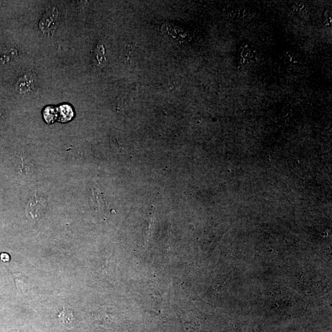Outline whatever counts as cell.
Instances as JSON below:
<instances>
[{"mask_svg": "<svg viewBox=\"0 0 332 332\" xmlns=\"http://www.w3.org/2000/svg\"><path fill=\"white\" fill-rule=\"evenodd\" d=\"M47 205V197L35 192L34 196L29 199L27 206V217L31 220H39L44 215Z\"/></svg>", "mask_w": 332, "mask_h": 332, "instance_id": "obj_1", "label": "cell"}, {"mask_svg": "<svg viewBox=\"0 0 332 332\" xmlns=\"http://www.w3.org/2000/svg\"><path fill=\"white\" fill-rule=\"evenodd\" d=\"M59 15V11L56 7L46 11L39 23L40 29L43 33L50 34L55 31L58 26Z\"/></svg>", "mask_w": 332, "mask_h": 332, "instance_id": "obj_2", "label": "cell"}, {"mask_svg": "<svg viewBox=\"0 0 332 332\" xmlns=\"http://www.w3.org/2000/svg\"><path fill=\"white\" fill-rule=\"evenodd\" d=\"M256 49L249 42L242 43L238 48V61L241 66H251L256 62Z\"/></svg>", "mask_w": 332, "mask_h": 332, "instance_id": "obj_3", "label": "cell"}, {"mask_svg": "<svg viewBox=\"0 0 332 332\" xmlns=\"http://www.w3.org/2000/svg\"><path fill=\"white\" fill-rule=\"evenodd\" d=\"M18 51L15 48L7 47L0 48V64L11 63L17 58Z\"/></svg>", "mask_w": 332, "mask_h": 332, "instance_id": "obj_4", "label": "cell"}, {"mask_svg": "<svg viewBox=\"0 0 332 332\" xmlns=\"http://www.w3.org/2000/svg\"><path fill=\"white\" fill-rule=\"evenodd\" d=\"M59 113H60V118L59 120L62 122H67L74 117V112L72 108L68 105H64L59 108Z\"/></svg>", "mask_w": 332, "mask_h": 332, "instance_id": "obj_5", "label": "cell"}, {"mask_svg": "<svg viewBox=\"0 0 332 332\" xmlns=\"http://www.w3.org/2000/svg\"><path fill=\"white\" fill-rule=\"evenodd\" d=\"M284 58L285 64L291 67H295L297 65L300 64V63H299V62H301L300 58L296 55V53L291 52V51L285 52Z\"/></svg>", "mask_w": 332, "mask_h": 332, "instance_id": "obj_6", "label": "cell"}, {"mask_svg": "<svg viewBox=\"0 0 332 332\" xmlns=\"http://www.w3.org/2000/svg\"><path fill=\"white\" fill-rule=\"evenodd\" d=\"M16 286L18 288H20L22 291H25L28 288V281L26 276L21 274H13Z\"/></svg>", "mask_w": 332, "mask_h": 332, "instance_id": "obj_7", "label": "cell"}, {"mask_svg": "<svg viewBox=\"0 0 332 332\" xmlns=\"http://www.w3.org/2000/svg\"><path fill=\"white\" fill-rule=\"evenodd\" d=\"M32 82L31 78L28 77L22 78L19 81L18 84V89L19 91H21L22 93L23 92H27V91L31 90L32 89Z\"/></svg>", "mask_w": 332, "mask_h": 332, "instance_id": "obj_8", "label": "cell"}, {"mask_svg": "<svg viewBox=\"0 0 332 332\" xmlns=\"http://www.w3.org/2000/svg\"><path fill=\"white\" fill-rule=\"evenodd\" d=\"M105 51L104 46L99 44L97 46L95 51L96 59L99 66H102L105 63L106 59L105 58Z\"/></svg>", "mask_w": 332, "mask_h": 332, "instance_id": "obj_9", "label": "cell"}, {"mask_svg": "<svg viewBox=\"0 0 332 332\" xmlns=\"http://www.w3.org/2000/svg\"><path fill=\"white\" fill-rule=\"evenodd\" d=\"M45 118L47 122L51 123L55 121L56 113L53 108L48 107L46 109L44 113Z\"/></svg>", "mask_w": 332, "mask_h": 332, "instance_id": "obj_10", "label": "cell"}, {"mask_svg": "<svg viewBox=\"0 0 332 332\" xmlns=\"http://www.w3.org/2000/svg\"><path fill=\"white\" fill-rule=\"evenodd\" d=\"M0 259L4 262H7V261H9L10 260V256L7 253H3L1 255H0Z\"/></svg>", "mask_w": 332, "mask_h": 332, "instance_id": "obj_11", "label": "cell"}, {"mask_svg": "<svg viewBox=\"0 0 332 332\" xmlns=\"http://www.w3.org/2000/svg\"><path fill=\"white\" fill-rule=\"evenodd\" d=\"M10 332H19V331L14 330V331H10Z\"/></svg>", "mask_w": 332, "mask_h": 332, "instance_id": "obj_12", "label": "cell"}]
</instances>
